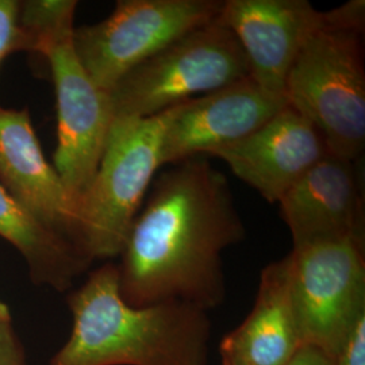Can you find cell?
<instances>
[{"label": "cell", "instance_id": "obj_1", "mask_svg": "<svg viewBox=\"0 0 365 365\" xmlns=\"http://www.w3.org/2000/svg\"><path fill=\"white\" fill-rule=\"evenodd\" d=\"M244 237L226 176L205 156L172 164L120 253V295L134 307L179 302L209 313L226 297L222 255Z\"/></svg>", "mask_w": 365, "mask_h": 365}, {"label": "cell", "instance_id": "obj_2", "mask_svg": "<svg viewBox=\"0 0 365 365\" xmlns=\"http://www.w3.org/2000/svg\"><path fill=\"white\" fill-rule=\"evenodd\" d=\"M69 307L72 331L51 365H207V313L179 302L130 306L113 264L96 269Z\"/></svg>", "mask_w": 365, "mask_h": 365}, {"label": "cell", "instance_id": "obj_3", "mask_svg": "<svg viewBox=\"0 0 365 365\" xmlns=\"http://www.w3.org/2000/svg\"><path fill=\"white\" fill-rule=\"evenodd\" d=\"M76 0L19 1L24 51L39 53L51 66L57 102L54 168L78 203L105 152L114 120L110 93L98 87L73 46Z\"/></svg>", "mask_w": 365, "mask_h": 365}, {"label": "cell", "instance_id": "obj_4", "mask_svg": "<svg viewBox=\"0 0 365 365\" xmlns=\"http://www.w3.org/2000/svg\"><path fill=\"white\" fill-rule=\"evenodd\" d=\"M287 105L313 123L330 155L359 161L365 146L363 33L324 19L288 73Z\"/></svg>", "mask_w": 365, "mask_h": 365}, {"label": "cell", "instance_id": "obj_5", "mask_svg": "<svg viewBox=\"0 0 365 365\" xmlns=\"http://www.w3.org/2000/svg\"><path fill=\"white\" fill-rule=\"evenodd\" d=\"M164 113L152 118H114L105 152L78 203V247L93 259L120 256L146 190L161 168Z\"/></svg>", "mask_w": 365, "mask_h": 365}, {"label": "cell", "instance_id": "obj_6", "mask_svg": "<svg viewBox=\"0 0 365 365\" xmlns=\"http://www.w3.org/2000/svg\"><path fill=\"white\" fill-rule=\"evenodd\" d=\"M245 78V54L215 19L135 66L108 93L114 118L144 119Z\"/></svg>", "mask_w": 365, "mask_h": 365}, {"label": "cell", "instance_id": "obj_7", "mask_svg": "<svg viewBox=\"0 0 365 365\" xmlns=\"http://www.w3.org/2000/svg\"><path fill=\"white\" fill-rule=\"evenodd\" d=\"M288 256L302 346H313L334 360L365 314L364 240L314 241Z\"/></svg>", "mask_w": 365, "mask_h": 365}, {"label": "cell", "instance_id": "obj_8", "mask_svg": "<svg viewBox=\"0 0 365 365\" xmlns=\"http://www.w3.org/2000/svg\"><path fill=\"white\" fill-rule=\"evenodd\" d=\"M220 0H120L105 21L75 27L73 46L92 81L110 92L135 66L214 22Z\"/></svg>", "mask_w": 365, "mask_h": 365}, {"label": "cell", "instance_id": "obj_9", "mask_svg": "<svg viewBox=\"0 0 365 365\" xmlns=\"http://www.w3.org/2000/svg\"><path fill=\"white\" fill-rule=\"evenodd\" d=\"M287 106L286 99L264 91L253 78L190 99L164 113L161 167L214 150L248 137Z\"/></svg>", "mask_w": 365, "mask_h": 365}, {"label": "cell", "instance_id": "obj_10", "mask_svg": "<svg viewBox=\"0 0 365 365\" xmlns=\"http://www.w3.org/2000/svg\"><path fill=\"white\" fill-rule=\"evenodd\" d=\"M321 21L322 11L307 0H226L217 18L238 41L249 78L283 99L288 73Z\"/></svg>", "mask_w": 365, "mask_h": 365}, {"label": "cell", "instance_id": "obj_11", "mask_svg": "<svg viewBox=\"0 0 365 365\" xmlns=\"http://www.w3.org/2000/svg\"><path fill=\"white\" fill-rule=\"evenodd\" d=\"M327 155L321 133L287 105L260 129L210 156L223 160L240 180L253 187L268 203H277Z\"/></svg>", "mask_w": 365, "mask_h": 365}, {"label": "cell", "instance_id": "obj_12", "mask_svg": "<svg viewBox=\"0 0 365 365\" xmlns=\"http://www.w3.org/2000/svg\"><path fill=\"white\" fill-rule=\"evenodd\" d=\"M357 161L327 155L277 202L294 248L314 241L364 240V202Z\"/></svg>", "mask_w": 365, "mask_h": 365}, {"label": "cell", "instance_id": "obj_13", "mask_svg": "<svg viewBox=\"0 0 365 365\" xmlns=\"http://www.w3.org/2000/svg\"><path fill=\"white\" fill-rule=\"evenodd\" d=\"M0 184L34 217L78 244V203L43 155L26 110L0 107Z\"/></svg>", "mask_w": 365, "mask_h": 365}, {"label": "cell", "instance_id": "obj_14", "mask_svg": "<svg viewBox=\"0 0 365 365\" xmlns=\"http://www.w3.org/2000/svg\"><path fill=\"white\" fill-rule=\"evenodd\" d=\"M300 348L287 256L261 271L252 312L240 327L222 339L220 353L241 365H287Z\"/></svg>", "mask_w": 365, "mask_h": 365}, {"label": "cell", "instance_id": "obj_15", "mask_svg": "<svg viewBox=\"0 0 365 365\" xmlns=\"http://www.w3.org/2000/svg\"><path fill=\"white\" fill-rule=\"evenodd\" d=\"M0 237L25 257L33 280L58 291L91 262L78 244L34 217L0 184Z\"/></svg>", "mask_w": 365, "mask_h": 365}, {"label": "cell", "instance_id": "obj_16", "mask_svg": "<svg viewBox=\"0 0 365 365\" xmlns=\"http://www.w3.org/2000/svg\"><path fill=\"white\" fill-rule=\"evenodd\" d=\"M18 14L19 1L0 0V64L10 53L22 51Z\"/></svg>", "mask_w": 365, "mask_h": 365}, {"label": "cell", "instance_id": "obj_17", "mask_svg": "<svg viewBox=\"0 0 365 365\" xmlns=\"http://www.w3.org/2000/svg\"><path fill=\"white\" fill-rule=\"evenodd\" d=\"M334 365H365V314L354 324L334 359Z\"/></svg>", "mask_w": 365, "mask_h": 365}, {"label": "cell", "instance_id": "obj_18", "mask_svg": "<svg viewBox=\"0 0 365 365\" xmlns=\"http://www.w3.org/2000/svg\"><path fill=\"white\" fill-rule=\"evenodd\" d=\"M0 365H27L11 324L0 327Z\"/></svg>", "mask_w": 365, "mask_h": 365}, {"label": "cell", "instance_id": "obj_19", "mask_svg": "<svg viewBox=\"0 0 365 365\" xmlns=\"http://www.w3.org/2000/svg\"><path fill=\"white\" fill-rule=\"evenodd\" d=\"M287 365H334V360L313 346H302Z\"/></svg>", "mask_w": 365, "mask_h": 365}, {"label": "cell", "instance_id": "obj_20", "mask_svg": "<svg viewBox=\"0 0 365 365\" xmlns=\"http://www.w3.org/2000/svg\"><path fill=\"white\" fill-rule=\"evenodd\" d=\"M11 324V314L10 309L7 307V304L0 299V327Z\"/></svg>", "mask_w": 365, "mask_h": 365}, {"label": "cell", "instance_id": "obj_21", "mask_svg": "<svg viewBox=\"0 0 365 365\" xmlns=\"http://www.w3.org/2000/svg\"><path fill=\"white\" fill-rule=\"evenodd\" d=\"M222 365H241L238 364L237 361H235L233 359L227 357V356H221Z\"/></svg>", "mask_w": 365, "mask_h": 365}]
</instances>
